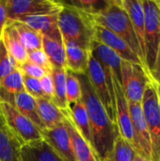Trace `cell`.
<instances>
[{
	"instance_id": "cell-1",
	"label": "cell",
	"mask_w": 160,
	"mask_h": 161,
	"mask_svg": "<svg viewBox=\"0 0 160 161\" xmlns=\"http://www.w3.org/2000/svg\"><path fill=\"white\" fill-rule=\"evenodd\" d=\"M82 92V102L86 108L91 138L92 149L99 161H107L115 141L120 136L117 124L111 121L101 101L95 94L86 75H76Z\"/></svg>"
},
{
	"instance_id": "cell-2",
	"label": "cell",
	"mask_w": 160,
	"mask_h": 161,
	"mask_svg": "<svg viewBox=\"0 0 160 161\" xmlns=\"http://www.w3.org/2000/svg\"><path fill=\"white\" fill-rule=\"evenodd\" d=\"M58 14V25L63 40L76 42L91 52L95 37V24L92 16L68 5L61 4Z\"/></svg>"
},
{
	"instance_id": "cell-3",
	"label": "cell",
	"mask_w": 160,
	"mask_h": 161,
	"mask_svg": "<svg viewBox=\"0 0 160 161\" xmlns=\"http://www.w3.org/2000/svg\"><path fill=\"white\" fill-rule=\"evenodd\" d=\"M92 19L95 25L108 28L123 39L133 52L141 59L144 66L141 46L133 25L128 13L122 6L121 0H110L108 6L101 13L92 16Z\"/></svg>"
},
{
	"instance_id": "cell-4",
	"label": "cell",
	"mask_w": 160,
	"mask_h": 161,
	"mask_svg": "<svg viewBox=\"0 0 160 161\" xmlns=\"http://www.w3.org/2000/svg\"><path fill=\"white\" fill-rule=\"evenodd\" d=\"M144 9L145 68L153 70L160 46V8L158 1L142 0Z\"/></svg>"
},
{
	"instance_id": "cell-5",
	"label": "cell",
	"mask_w": 160,
	"mask_h": 161,
	"mask_svg": "<svg viewBox=\"0 0 160 161\" xmlns=\"http://www.w3.org/2000/svg\"><path fill=\"white\" fill-rule=\"evenodd\" d=\"M141 106L151 140V161H160V101L151 80L145 89Z\"/></svg>"
},
{
	"instance_id": "cell-6",
	"label": "cell",
	"mask_w": 160,
	"mask_h": 161,
	"mask_svg": "<svg viewBox=\"0 0 160 161\" xmlns=\"http://www.w3.org/2000/svg\"><path fill=\"white\" fill-rule=\"evenodd\" d=\"M150 80L149 74L143 65L123 60L121 86L128 102L141 103Z\"/></svg>"
},
{
	"instance_id": "cell-7",
	"label": "cell",
	"mask_w": 160,
	"mask_h": 161,
	"mask_svg": "<svg viewBox=\"0 0 160 161\" xmlns=\"http://www.w3.org/2000/svg\"><path fill=\"white\" fill-rule=\"evenodd\" d=\"M86 75L89 78L95 94L97 95L105 109L107 110V113L108 114L109 118L112 122L117 124L115 100L112 98L109 92L106 76L101 64L95 59V58L91 54H90Z\"/></svg>"
},
{
	"instance_id": "cell-8",
	"label": "cell",
	"mask_w": 160,
	"mask_h": 161,
	"mask_svg": "<svg viewBox=\"0 0 160 161\" xmlns=\"http://www.w3.org/2000/svg\"><path fill=\"white\" fill-rule=\"evenodd\" d=\"M8 19L18 16L58 14L62 5L52 0H4Z\"/></svg>"
},
{
	"instance_id": "cell-9",
	"label": "cell",
	"mask_w": 160,
	"mask_h": 161,
	"mask_svg": "<svg viewBox=\"0 0 160 161\" xmlns=\"http://www.w3.org/2000/svg\"><path fill=\"white\" fill-rule=\"evenodd\" d=\"M0 108L7 123L22 140L24 144L42 139L40 129L13 106L7 103H0Z\"/></svg>"
},
{
	"instance_id": "cell-10",
	"label": "cell",
	"mask_w": 160,
	"mask_h": 161,
	"mask_svg": "<svg viewBox=\"0 0 160 161\" xmlns=\"http://www.w3.org/2000/svg\"><path fill=\"white\" fill-rule=\"evenodd\" d=\"M113 87H114V95H115V108H116V121L119 129L120 136L128 142L136 150V141L135 133L133 128V124L131 121L128 101L124 93L122 86L116 76L113 74Z\"/></svg>"
},
{
	"instance_id": "cell-11",
	"label": "cell",
	"mask_w": 160,
	"mask_h": 161,
	"mask_svg": "<svg viewBox=\"0 0 160 161\" xmlns=\"http://www.w3.org/2000/svg\"><path fill=\"white\" fill-rule=\"evenodd\" d=\"M128 107L135 133L137 153L151 160V140L141 103L128 102Z\"/></svg>"
},
{
	"instance_id": "cell-12",
	"label": "cell",
	"mask_w": 160,
	"mask_h": 161,
	"mask_svg": "<svg viewBox=\"0 0 160 161\" xmlns=\"http://www.w3.org/2000/svg\"><path fill=\"white\" fill-rule=\"evenodd\" d=\"M67 119V118H66ZM66 122V121H65ZM42 139L64 161H76L66 124L41 131Z\"/></svg>"
},
{
	"instance_id": "cell-13",
	"label": "cell",
	"mask_w": 160,
	"mask_h": 161,
	"mask_svg": "<svg viewBox=\"0 0 160 161\" xmlns=\"http://www.w3.org/2000/svg\"><path fill=\"white\" fill-rule=\"evenodd\" d=\"M94 40L110 48L123 60L143 65L141 59L133 52V50L129 47V45L123 39H121L119 36H117L108 28L95 25Z\"/></svg>"
},
{
	"instance_id": "cell-14",
	"label": "cell",
	"mask_w": 160,
	"mask_h": 161,
	"mask_svg": "<svg viewBox=\"0 0 160 161\" xmlns=\"http://www.w3.org/2000/svg\"><path fill=\"white\" fill-rule=\"evenodd\" d=\"M22 140L8 125L0 108V161H20Z\"/></svg>"
},
{
	"instance_id": "cell-15",
	"label": "cell",
	"mask_w": 160,
	"mask_h": 161,
	"mask_svg": "<svg viewBox=\"0 0 160 161\" xmlns=\"http://www.w3.org/2000/svg\"><path fill=\"white\" fill-rule=\"evenodd\" d=\"M25 24L34 30L40 32L42 36H47L53 39H61V33L58 25V14H41L29 16H18L13 19Z\"/></svg>"
},
{
	"instance_id": "cell-16",
	"label": "cell",
	"mask_w": 160,
	"mask_h": 161,
	"mask_svg": "<svg viewBox=\"0 0 160 161\" xmlns=\"http://www.w3.org/2000/svg\"><path fill=\"white\" fill-rule=\"evenodd\" d=\"M0 38L16 65L22 64L27 60V51L10 20L7 21L4 28L0 32Z\"/></svg>"
},
{
	"instance_id": "cell-17",
	"label": "cell",
	"mask_w": 160,
	"mask_h": 161,
	"mask_svg": "<svg viewBox=\"0 0 160 161\" xmlns=\"http://www.w3.org/2000/svg\"><path fill=\"white\" fill-rule=\"evenodd\" d=\"M66 57V70L75 75H86L91 52L74 42L63 40Z\"/></svg>"
},
{
	"instance_id": "cell-18",
	"label": "cell",
	"mask_w": 160,
	"mask_h": 161,
	"mask_svg": "<svg viewBox=\"0 0 160 161\" xmlns=\"http://www.w3.org/2000/svg\"><path fill=\"white\" fill-rule=\"evenodd\" d=\"M20 161H64L43 140L25 143L21 148Z\"/></svg>"
},
{
	"instance_id": "cell-19",
	"label": "cell",
	"mask_w": 160,
	"mask_h": 161,
	"mask_svg": "<svg viewBox=\"0 0 160 161\" xmlns=\"http://www.w3.org/2000/svg\"><path fill=\"white\" fill-rule=\"evenodd\" d=\"M122 6L126 10L133 25L137 39L139 41L144 67H145V46H144V9L142 0H121ZM146 69V68H145Z\"/></svg>"
},
{
	"instance_id": "cell-20",
	"label": "cell",
	"mask_w": 160,
	"mask_h": 161,
	"mask_svg": "<svg viewBox=\"0 0 160 161\" xmlns=\"http://www.w3.org/2000/svg\"><path fill=\"white\" fill-rule=\"evenodd\" d=\"M36 103L39 117L45 128H52L65 123L67 111L59 109L52 100L41 97L36 99Z\"/></svg>"
},
{
	"instance_id": "cell-21",
	"label": "cell",
	"mask_w": 160,
	"mask_h": 161,
	"mask_svg": "<svg viewBox=\"0 0 160 161\" xmlns=\"http://www.w3.org/2000/svg\"><path fill=\"white\" fill-rule=\"evenodd\" d=\"M91 54L95 58V59L104 65L109 66L116 78L121 84L122 81V62L123 59L110 48L104 45L103 43L93 41L91 47Z\"/></svg>"
},
{
	"instance_id": "cell-22",
	"label": "cell",
	"mask_w": 160,
	"mask_h": 161,
	"mask_svg": "<svg viewBox=\"0 0 160 161\" xmlns=\"http://www.w3.org/2000/svg\"><path fill=\"white\" fill-rule=\"evenodd\" d=\"M68 132L72 141V145L76 161H99L92 147L81 137L74 127L69 111H67V119L65 122Z\"/></svg>"
},
{
	"instance_id": "cell-23",
	"label": "cell",
	"mask_w": 160,
	"mask_h": 161,
	"mask_svg": "<svg viewBox=\"0 0 160 161\" xmlns=\"http://www.w3.org/2000/svg\"><path fill=\"white\" fill-rule=\"evenodd\" d=\"M24 91L23 75L15 68L8 75L0 81V103H7L14 107L15 95Z\"/></svg>"
},
{
	"instance_id": "cell-24",
	"label": "cell",
	"mask_w": 160,
	"mask_h": 161,
	"mask_svg": "<svg viewBox=\"0 0 160 161\" xmlns=\"http://www.w3.org/2000/svg\"><path fill=\"white\" fill-rule=\"evenodd\" d=\"M14 108L28 120H30L40 129V131L45 129V126L43 125L38 114L36 99L28 94L25 91L21 92L15 95Z\"/></svg>"
},
{
	"instance_id": "cell-25",
	"label": "cell",
	"mask_w": 160,
	"mask_h": 161,
	"mask_svg": "<svg viewBox=\"0 0 160 161\" xmlns=\"http://www.w3.org/2000/svg\"><path fill=\"white\" fill-rule=\"evenodd\" d=\"M42 50L47 56L52 68L66 69V57L63 39L42 36Z\"/></svg>"
},
{
	"instance_id": "cell-26",
	"label": "cell",
	"mask_w": 160,
	"mask_h": 161,
	"mask_svg": "<svg viewBox=\"0 0 160 161\" xmlns=\"http://www.w3.org/2000/svg\"><path fill=\"white\" fill-rule=\"evenodd\" d=\"M69 113L72 122L74 127L76 128V130L78 131V133L92 147V138H91L89 116L82 100L72 105L70 107Z\"/></svg>"
},
{
	"instance_id": "cell-27",
	"label": "cell",
	"mask_w": 160,
	"mask_h": 161,
	"mask_svg": "<svg viewBox=\"0 0 160 161\" xmlns=\"http://www.w3.org/2000/svg\"><path fill=\"white\" fill-rule=\"evenodd\" d=\"M54 83L53 103L61 110L69 111L70 106L66 97V69L52 68L50 72Z\"/></svg>"
},
{
	"instance_id": "cell-28",
	"label": "cell",
	"mask_w": 160,
	"mask_h": 161,
	"mask_svg": "<svg viewBox=\"0 0 160 161\" xmlns=\"http://www.w3.org/2000/svg\"><path fill=\"white\" fill-rule=\"evenodd\" d=\"M27 52L42 49V35L24 23L10 20Z\"/></svg>"
},
{
	"instance_id": "cell-29",
	"label": "cell",
	"mask_w": 160,
	"mask_h": 161,
	"mask_svg": "<svg viewBox=\"0 0 160 161\" xmlns=\"http://www.w3.org/2000/svg\"><path fill=\"white\" fill-rule=\"evenodd\" d=\"M61 4L72 6L91 16L101 13L109 4L110 0H62Z\"/></svg>"
},
{
	"instance_id": "cell-30",
	"label": "cell",
	"mask_w": 160,
	"mask_h": 161,
	"mask_svg": "<svg viewBox=\"0 0 160 161\" xmlns=\"http://www.w3.org/2000/svg\"><path fill=\"white\" fill-rule=\"evenodd\" d=\"M136 154L135 148L124 138L119 136L107 161H134Z\"/></svg>"
},
{
	"instance_id": "cell-31",
	"label": "cell",
	"mask_w": 160,
	"mask_h": 161,
	"mask_svg": "<svg viewBox=\"0 0 160 161\" xmlns=\"http://www.w3.org/2000/svg\"><path fill=\"white\" fill-rule=\"evenodd\" d=\"M66 97L69 106L81 101V86L77 75L69 70H66Z\"/></svg>"
},
{
	"instance_id": "cell-32",
	"label": "cell",
	"mask_w": 160,
	"mask_h": 161,
	"mask_svg": "<svg viewBox=\"0 0 160 161\" xmlns=\"http://www.w3.org/2000/svg\"><path fill=\"white\" fill-rule=\"evenodd\" d=\"M16 68V63L8 53L0 38V81Z\"/></svg>"
},
{
	"instance_id": "cell-33",
	"label": "cell",
	"mask_w": 160,
	"mask_h": 161,
	"mask_svg": "<svg viewBox=\"0 0 160 161\" xmlns=\"http://www.w3.org/2000/svg\"><path fill=\"white\" fill-rule=\"evenodd\" d=\"M16 68L22 73V75H27L33 78H37V79H41V77H43L46 74H48L49 72H47L46 70L35 65L34 63L26 60L22 64L16 65Z\"/></svg>"
},
{
	"instance_id": "cell-34",
	"label": "cell",
	"mask_w": 160,
	"mask_h": 161,
	"mask_svg": "<svg viewBox=\"0 0 160 161\" xmlns=\"http://www.w3.org/2000/svg\"><path fill=\"white\" fill-rule=\"evenodd\" d=\"M27 60L34 63L35 65L46 70L49 73L52 70V66L49 62V59L42 49L27 52Z\"/></svg>"
},
{
	"instance_id": "cell-35",
	"label": "cell",
	"mask_w": 160,
	"mask_h": 161,
	"mask_svg": "<svg viewBox=\"0 0 160 161\" xmlns=\"http://www.w3.org/2000/svg\"><path fill=\"white\" fill-rule=\"evenodd\" d=\"M23 81H24L25 91L28 94L33 96L35 99H39V98L44 97L43 93H42V91H41L40 79L33 78V77H30V76L23 75Z\"/></svg>"
},
{
	"instance_id": "cell-36",
	"label": "cell",
	"mask_w": 160,
	"mask_h": 161,
	"mask_svg": "<svg viewBox=\"0 0 160 161\" xmlns=\"http://www.w3.org/2000/svg\"><path fill=\"white\" fill-rule=\"evenodd\" d=\"M41 91L43 93V96L49 100H53L54 98V83L53 78L50 73L46 74L43 77L40 79Z\"/></svg>"
},
{
	"instance_id": "cell-37",
	"label": "cell",
	"mask_w": 160,
	"mask_h": 161,
	"mask_svg": "<svg viewBox=\"0 0 160 161\" xmlns=\"http://www.w3.org/2000/svg\"><path fill=\"white\" fill-rule=\"evenodd\" d=\"M149 76H150L151 81L153 82V84L156 87V90L157 92L160 101V46L158 52H157V57L156 59L155 66H154L153 70L149 73Z\"/></svg>"
},
{
	"instance_id": "cell-38",
	"label": "cell",
	"mask_w": 160,
	"mask_h": 161,
	"mask_svg": "<svg viewBox=\"0 0 160 161\" xmlns=\"http://www.w3.org/2000/svg\"><path fill=\"white\" fill-rule=\"evenodd\" d=\"M7 21H8V15H7V10L5 7V1L0 0V32L4 28Z\"/></svg>"
},
{
	"instance_id": "cell-39",
	"label": "cell",
	"mask_w": 160,
	"mask_h": 161,
	"mask_svg": "<svg viewBox=\"0 0 160 161\" xmlns=\"http://www.w3.org/2000/svg\"><path fill=\"white\" fill-rule=\"evenodd\" d=\"M134 161H151L150 159H148V158H146L145 157H143V156H141V155H140V154H136V157H135V158H134Z\"/></svg>"
},
{
	"instance_id": "cell-40",
	"label": "cell",
	"mask_w": 160,
	"mask_h": 161,
	"mask_svg": "<svg viewBox=\"0 0 160 161\" xmlns=\"http://www.w3.org/2000/svg\"><path fill=\"white\" fill-rule=\"evenodd\" d=\"M158 4H159V8H160V1H158Z\"/></svg>"
}]
</instances>
